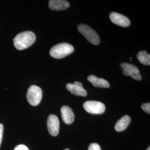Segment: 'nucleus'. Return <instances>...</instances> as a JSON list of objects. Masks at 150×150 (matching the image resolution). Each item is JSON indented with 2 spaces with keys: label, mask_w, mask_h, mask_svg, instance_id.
I'll list each match as a JSON object with an SVG mask.
<instances>
[{
  "label": "nucleus",
  "mask_w": 150,
  "mask_h": 150,
  "mask_svg": "<svg viewBox=\"0 0 150 150\" xmlns=\"http://www.w3.org/2000/svg\"><path fill=\"white\" fill-rule=\"evenodd\" d=\"M69 150V149H65V150Z\"/></svg>",
  "instance_id": "aec40b11"
},
{
  "label": "nucleus",
  "mask_w": 150,
  "mask_h": 150,
  "mask_svg": "<svg viewBox=\"0 0 150 150\" xmlns=\"http://www.w3.org/2000/svg\"><path fill=\"white\" fill-rule=\"evenodd\" d=\"M78 30L90 43L93 45H97L100 42V38L97 32L88 26L84 24H80L78 26Z\"/></svg>",
  "instance_id": "7ed1b4c3"
},
{
  "label": "nucleus",
  "mask_w": 150,
  "mask_h": 150,
  "mask_svg": "<svg viewBox=\"0 0 150 150\" xmlns=\"http://www.w3.org/2000/svg\"><path fill=\"white\" fill-rule=\"evenodd\" d=\"M131 122V118L128 115L124 116L121 119H120L117 123H116L115 129L117 132H121L128 127Z\"/></svg>",
  "instance_id": "ddd939ff"
},
{
  "label": "nucleus",
  "mask_w": 150,
  "mask_h": 150,
  "mask_svg": "<svg viewBox=\"0 0 150 150\" xmlns=\"http://www.w3.org/2000/svg\"><path fill=\"white\" fill-rule=\"evenodd\" d=\"M66 88L70 92L76 96L86 97L87 96V91L85 90L81 82L76 81L74 83H67L66 85Z\"/></svg>",
  "instance_id": "1a4fd4ad"
},
{
  "label": "nucleus",
  "mask_w": 150,
  "mask_h": 150,
  "mask_svg": "<svg viewBox=\"0 0 150 150\" xmlns=\"http://www.w3.org/2000/svg\"><path fill=\"white\" fill-rule=\"evenodd\" d=\"M74 51V47L67 43H61L53 46L50 50V54L54 59H60L72 54Z\"/></svg>",
  "instance_id": "f03ea898"
},
{
  "label": "nucleus",
  "mask_w": 150,
  "mask_h": 150,
  "mask_svg": "<svg viewBox=\"0 0 150 150\" xmlns=\"http://www.w3.org/2000/svg\"><path fill=\"white\" fill-rule=\"evenodd\" d=\"M137 59L142 64L149 66L150 65V55L145 51H139L137 54Z\"/></svg>",
  "instance_id": "4468645a"
},
{
  "label": "nucleus",
  "mask_w": 150,
  "mask_h": 150,
  "mask_svg": "<svg viewBox=\"0 0 150 150\" xmlns=\"http://www.w3.org/2000/svg\"><path fill=\"white\" fill-rule=\"evenodd\" d=\"M17 50H23L30 47L36 41V36L31 31H25L18 34L13 40Z\"/></svg>",
  "instance_id": "f257e3e1"
},
{
  "label": "nucleus",
  "mask_w": 150,
  "mask_h": 150,
  "mask_svg": "<svg viewBox=\"0 0 150 150\" xmlns=\"http://www.w3.org/2000/svg\"><path fill=\"white\" fill-rule=\"evenodd\" d=\"M110 18L113 23L121 27H128L131 23L130 20L127 17L117 12H111L110 15Z\"/></svg>",
  "instance_id": "6e6552de"
},
{
  "label": "nucleus",
  "mask_w": 150,
  "mask_h": 150,
  "mask_svg": "<svg viewBox=\"0 0 150 150\" xmlns=\"http://www.w3.org/2000/svg\"><path fill=\"white\" fill-rule=\"evenodd\" d=\"M83 108L87 112L100 115L105 112L106 107L102 102L96 101H87L83 103Z\"/></svg>",
  "instance_id": "39448f33"
},
{
  "label": "nucleus",
  "mask_w": 150,
  "mask_h": 150,
  "mask_svg": "<svg viewBox=\"0 0 150 150\" xmlns=\"http://www.w3.org/2000/svg\"><path fill=\"white\" fill-rule=\"evenodd\" d=\"M61 113L62 118L64 123L69 125L74 122L75 115L70 107L64 106L61 109Z\"/></svg>",
  "instance_id": "9d476101"
},
{
  "label": "nucleus",
  "mask_w": 150,
  "mask_h": 150,
  "mask_svg": "<svg viewBox=\"0 0 150 150\" xmlns=\"http://www.w3.org/2000/svg\"><path fill=\"white\" fill-rule=\"evenodd\" d=\"M13 150H29L26 146L25 145H17Z\"/></svg>",
  "instance_id": "f3484780"
},
{
  "label": "nucleus",
  "mask_w": 150,
  "mask_h": 150,
  "mask_svg": "<svg viewBox=\"0 0 150 150\" xmlns=\"http://www.w3.org/2000/svg\"><path fill=\"white\" fill-rule=\"evenodd\" d=\"M26 97L28 102L31 105L38 106L42 100V91L40 87L32 85L27 90Z\"/></svg>",
  "instance_id": "20e7f679"
},
{
  "label": "nucleus",
  "mask_w": 150,
  "mask_h": 150,
  "mask_svg": "<svg viewBox=\"0 0 150 150\" xmlns=\"http://www.w3.org/2000/svg\"><path fill=\"white\" fill-rule=\"evenodd\" d=\"M48 132L52 136H56L59 134V118L54 115L51 114L48 116L47 121Z\"/></svg>",
  "instance_id": "0eeeda50"
},
{
  "label": "nucleus",
  "mask_w": 150,
  "mask_h": 150,
  "mask_svg": "<svg viewBox=\"0 0 150 150\" xmlns=\"http://www.w3.org/2000/svg\"><path fill=\"white\" fill-rule=\"evenodd\" d=\"M87 80L95 87L100 88L110 87V84L107 81L103 79L98 78L95 75H90L87 77Z\"/></svg>",
  "instance_id": "f8f14e48"
},
{
  "label": "nucleus",
  "mask_w": 150,
  "mask_h": 150,
  "mask_svg": "<svg viewBox=\"0 0 150 150\" xmlns=\"http://www.w3.org/2000/svg\"><path fill=\"white\" fill-rule=\"evenodd\" d=\"M142 109L147 113L150 114V103H144L141 106Z\"/></svg>",
  "instance_id": "2eb2a0df"
},
{
  "label": "nucleus",
  "mask_w": 150,
  "mask_h": 150,
  "mask_svg": "<svg viewBox=\"0 0 150 150\" xmlns=\"http://www.w3.org/2000/svg\"><path fill=\"white\" fill-rule=\"evenodd\" d=\"M69 7V2L65 0H51L49 1V7L52 10H64L68 8Z\"/></svg>",
  "instance_id": "9b49d317"
},
{
  "label": "nucleus",
  "mask_w": 150,
  "mask_h": 150,
  "mask_svg": "<svg viewBox=\"0 0 150 150\" xmlns=\"http://www.w3.org/2000/svg\"><path fill=\"white\" fill-rule=\"evenodd\" d=\"M120 66L122 69V73L126 76H130L135 80L140 81L142 79L139 69L134 64L127 63L121 64Z\"/></svg>",
  "instance_id": "423d86ee"
},
{
  "label": "nucleus",
  "mask_w": 150,
  "mask_h": 150,
  "mask_svg": "<svg viewBox=\"0 0 150 150\" xmlns=\"http://www.w3.org/2000/svg\"><path fill=\"white\" fill-rule=\"evenodd\" d=\"M88 150H101L100 145L96 143L91 144L88 147Z\"/></svg>",
  "instance_id": "dca6fc26"
},
{
  "label": "nucleus",
  "mask_w": 150,
  "mask_h": 150,
  "mask_svg": "<svg viewBox=\"0 0 150 150\" xmlns=\"http://www.w3.org/2000/svg\"><path fill=\"white\" fill-rule=\"evenodd\" d=\"M3 132H4V125L0 123V146L1 145L2 139L3 137Z\"/></svg>",
  "instance_id": "a211bd4d"
},
{
  "label": "nucleus",
  "mask_w": 150,
  "mask_h": 150,
  "mask_svg": "<svg viewBox=\"0 0 150 150\" xmlns=\"http://www.w3.org/2000/svg\"><path fill=\"white\" fill-rule=\"evenodd\" d=\"M150 150V147H148V149H147V150Z\"/></svg>",
  "instance_id": "6ab92c4d"
}]
</instances>
